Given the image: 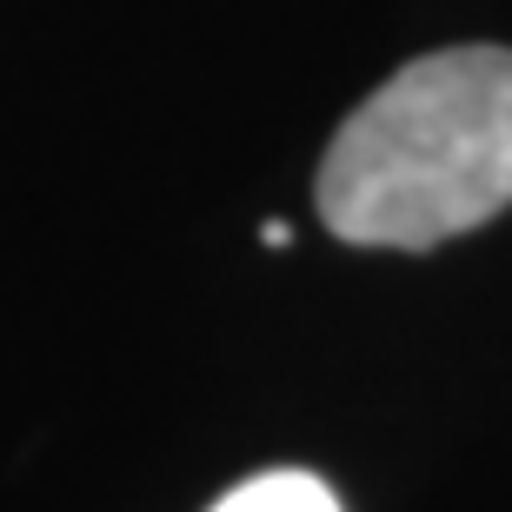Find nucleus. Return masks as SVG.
I'll return each mask as SVG.
<instances>
[{
  "label": "nucleus",
  "mask_w": 512,
  "mask_h": 512,
  "mask_svg": "<svg viewBox=\"0 0 512 512\" xmlns=\"http://www.w3.org/2000/svg\"><path fill=\"white\" fill-rule=\"evenodd\" d=\"M346 247L426 253L512 207V47H439L353 107L313 180Z\"/></svg>",
  "instance_id": "obj_1"
},
{
  "label": "nucleus",
  "mask_w": 512,
  "mask_h": 512,
  "mask_svg": "<svg viewBox=\"0 0 512 512\" xmlns=\"http://www.w3.org/2000/svg\"><path fill=\"white\" fill-rule=\"evenodd\" d=\"M213 512H340V499L320 473L280 466V473H253L247 486H233Z\"/></svg>",
  "instance_id": "obj_2"
},
{
  "label": "nucleus",
  "mask_w": 512,
  "mask_h": 512,
  "mask_svg": "<svg viewBox=\"0 0 512 512\" xmlns=\"http://www.w3.org/2000/svg\"><path fill=\"white\" fill-rule=\"evenodd\" d=\"M260 240H266V247H293V227H286V220H266Z\"/></svg>",
  "instance_id": "obj_3"
}]
</instances>
